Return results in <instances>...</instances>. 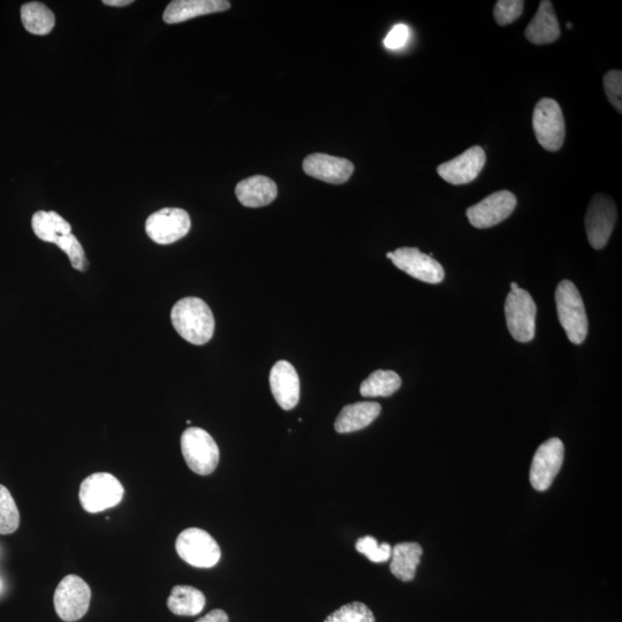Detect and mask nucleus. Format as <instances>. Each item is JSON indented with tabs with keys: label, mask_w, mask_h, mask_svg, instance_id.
Masks as SVG:
<instances>
[{
	"label": "nucleus",
	"mask_w": 622,
	"mask_h": 622,
	"mask_svg": "<svg viewBox=\"0 0 622 622\" xmlns=\"http://www.w3.org/2000/svg\"><path fill=\"white\" fill-rule=\"evenodd\" d=\"M174 329L188 343L201 346L214 336L215 317L206 302L199 298L181 299L171 311Z\"/></svg>",
	"instance_id": "f257e3e1"
},
{
	"label": "nucleus",
	"mask_w": 622,
	"mask_h": 622,
	"mask_svg": "<svg viewBox=\"0 0 622 622\" xmlns=\"http://www.w3.org/2000/svg\"><path fill=\"white\" fill-rule=\"evenodd\" d=\"M556 305L559 322L567 338L574 345H581L588 335V317L581 294L570 280H563L557 286Z\"/></svg>",
	"instance_id": "f03ea898"
},
{
	"label": "nucleus",
	"mask_w": 622,
	"mask_h": 622,
	"mask_svg": "<svg viewBox=\"0 0 622 622\" xmlns=\"http://www.w3.org/2000/svg\"><path fill=\"white\" fill-rule=\"evenodd\" d=\"M181 451L189 469L202 476L214 473L221 457L215 439L201 428H189L182 434Z\"/></svg>",
	"instance_id": "7ed1b4c3"
},
{
	"label": "nucleus",
	"mask_w": 622,
	"mask_h": 622,
	"mask_svg": "<svg viewBox=\"0 0 622 622\" xmlns=\"http://www.w3.org/2000/svg\"><path fill=\"white\" fill-rule=\"evenodd\" d=\"M125 495L123 484L109 473H96L81 483L80 503L88 513H100L121 503Z\"/></svg>",
	"instance_id": "20e7f679"
},
{
	"label": "nucleus",
	"mask_w": 622,
	"mask_h": 622,
	"mask_svg": "<svg viewBox=\"0 0 622 622\" xmlns=\"http://www.w3.org/2000/svg\"><path fill=\"white\" fill-rule=\"evenodd\" d=\"M537 307L532 295L522 288L511 290L505 302L507 329L514 340L529 343L535 337Z\"/></svg>",
	"instance_id": "39448f33"
},
{
	"label": "nucleus",
	"mask_w": 622,
	"mask_h": 622,
	"mask_svg": "<svg viewBox=\"0 0 622 622\" xmlns=\"http://www.w3.org/2000/svg\"><path fill=\"white\" fill-rule=\"evenodd\" d=\"M533 127L536 139L551 153L563 147L566 135L565 119L560 105L552 98L544 97L534 109Z\"/></svg>",
	"instance_id": "423d86ee"
},
{
	"label": "nucleus",
	"mask_w": 622,
	"mask_h": 622,
	"mask_svg": "<svg viewBox=\"0 0 622 622\" xmlns=\"http://www.w3.org/2000/svg\"><path fill=\"white\" fill-rule=\"evenodd\" d=\"M179 557L197 568H211L221 560L222 551L215 538L200 528L184 530L176 542Z\"/></svg>",
	"instance_id": "0eeeda50"
},
{
	"label": "nucleus",
	"mask_w": 622,
	"mask_h": 622,
	"mask_svg": "<svg viewBox=\"0 0 622 622\" xmlns=\"http://www.w3.org/2000/svg\"><path fill=\"white\" fill-rule=\"evenodd\" d=\"M91 590L78 575H67L56 589L53 603L58 617L66 622L78 621L88 612Z\"/></svg>",
	"instance_id": "6e6552de"
},
{
	"label": "nucleus",
	"mask_w": 622,
	"mask_h": 622,
	"mask_svg": "<svg viewBox=\"0 0 622 622\" xmlns=\"http://www.w3.org/2000/svg\"><path fill=\"white\" fill-rule=\"evenodd\" d=\"M618 217L616 203L610 196L597 194L591 200L584 225L591 247L603 249L608 244Z\"/></svg>",
	"instance_id": "1a4fd4ad"
},
{
	"label": "nucleus",
	"mask_w": 622,
	"mask_h": 622,
	"mask_svg": "<svg viewBox=\"0 0 622 622\" xmlns=\"http://www.w3.org/2000/svg\"><path fill=\"white\" fill-rule=\"evenodd\" d=\"M188 212L179 208H165L150 215L146 222L148 237L158 245H171L185 238L191 231Z\"/></svg>",
	"instance_id": "9d476101"
},
{
	"label": "nucleus",
	"mask_w": 622,
	"mask_h": 622,
	"mask_svg": "<svg viewBox=\"0 0 622 622\" xmlns=\"http://www.w3.org/2000/svg\"><path fill=\"white\" fill-rule=\"evenodd\" d=\"M565 446L559 438H551L536 451L530 468V483L537 491H546L564 464Z\"/></svg>",
	"instance_id": "9b49d317"
},
{
	"label": "nucleus",
	"mask_w": 622,
	"mask_h": 622,
	"mask_svg": "<svg viewBox=\"0 0 622 622\" xmlns=\"http://www.w3.org/2000/svg\"><path fill=\"white\" fill-rule=\"evenodd\" d=\"M517 204V196L508 191H500L468 208L466 214L469 223L476 229H490L510 217Z\"/></svg>",
	"instance_id": "f8f14e48"
},
{
	"label": "nucleus",
	"mask_w": 622,
	"mask_h": 622,
	"mask_svg": "<svg viewBox=\"0 0 622 622\" xmlns=\"http://www.w3.org/2000/svg\"><path fill=\"white\" fill-rule=\"evenodd\" d=\"M391 261L398 269L423 283L439 284L445 278L442 264L417 248H399L393 253Z\"/></svg>",
	"instance_id": "ddd939ff"
},
{
	"label": "nucleus",
	"mask_w": 622,
	"mask_h": 622,
	"mask_svg": "<svg viewBox=\"0 0 622 622\" xmlns=\"http://www.w3.org/2000/svg\"><path fill=\"white\" fill-rule=\"evenodd\" d=\"M485 162H487V156H485L484 150L475 146L466 150L464 154L451 159V161L439 165L437 172L443 180L451 185H466L480 176Z\"/></svg>",
	"instance_id": "4468645a"
},
{
	"label": "nucleus",
	"mask_w": 622,
	"mask_h": 622,
	"mask_svg": "<svg viewBox=\"0 0 622 622\" xmlns=\"http://www.w3.org/2000/svg\"><path fill=\"white\" fill-rule=\"evenodd\" d=\"M303 171L308 176L328 184H345L354 172V165L348 159L326 154H313L303 162Z\"/></svg>",
	"instance_id": "2eb2a0df"
},
{
	"label": "nucleus",
	"mask_w": 622,
	"mask_h": 622,
	"mask_svg": "<svg viewBox=\"0 0 622 622\" xmlns=\"http://www.w3.org/2000/svg\"><path fill=\"white\" fill-rule=\"evenodd\" d=\"M273 397L284 411H291L300 400V378L290 362L278 361L270 373Z\"/></svg>",
	"instance_id": "dca6fc26"
},
{
	"label": "nucleus",
	"mask_w": 622,
	"mask_h": 622,
	"mask_svg": "<svg viewBox=\"0 0 622 622\" xmlns=\"http://www.w3.org/2000/svg\"><path fill=\"white\" fill-rule=\"evenodd\" d=\"M231 9V3L226 0H174L163 15L166 24L176 25L187 20L202 17L212 13L224 12Z\"/></svg>",
	"instance_id": "f3484780"
},
{
	"label": "nucleus",
	"mask_w": 622,
	"mask_h": 622,
	"mask_svg": "<svg viewBox=\"0 0 622 622\" xmlns=\"http://www.w3.org/2000/svg\"><path fill=\"white\" fill-rule=\"evenodd\" d=\"M235 195L242 206L261 208L276 200L278 188L276 182L270 178L254 176L240 181L235 187Z\"/></svg>",
	"instance_id": "a211bd4d"
},
{
	"label": "nucleus",
	"mask_w": 622,
	"mask_h": 622,
	"mask_svg": "<svg viewBox=\"0 0 622 622\" xmlns=\"http://www.w3.org/2000/svg\"><path fill=\"white\" fill-rule=\"evenodd\" d=\"M525 36L535 45L551 44L559 39V21L549 0L541 2L535 17L526 29Z\"/></svg>",
	"instance_id": "6ab92c4d"
},
{
	"label": "nucleus",
	"mask_w": 622,
	"mask_h": 622,
	"mask_svg": "<svg viewBox=\"0 0 622 622\" xmlns=\"http://www.w3.org/2000/svg\"><path fill=\"white\" fill-rule=\"evenodd\" d=\"M381 412L382 407L377 402L363 401L347 405L337 417L336 431L339 434H350V432L367 428Z\"/></svg>",
	"instance_id": "aec40b11"
},
{
	"label": "nucleus",
	"mask_w": 622,
	"mask_h": 622,
	"mask_svg": "<svg viewBox=\"0 0 622 622\" xmlns=\"http://www.w3.org/2000/svg\"><path fill=\"white\" fill-rule=\"evenodd\" d=\"M423 549L417 543H399L392 549L391 572L404 582L412 581L421 563Z\"/></svg>",
	"instance_id": "412c9836"
},
{
	"label": "nucleus",
	"mask_w": 622,
	"mask_h": 622,
	"mask_svg": "<svg viewBox=\"0 0 622 622\" xmlns=\"http://www.w3.org/2000/svg\"><path fill=\"white\" fill-rule=\"evenodd\" d=\"M206 606V596L194 587L177 586L172 589L168 608L176 616L194 617Z\"/></svg>",
	"instance_id": "4be33fe9"
},
{
	"label": "nucleus",
	"mask_w": 622,
	"mask_h": 622,
	"mask_svg": "<svg viewBox=\"0 0 622 622\" xmlns=\"http://www.w3.org/2000/svg\"><path fill=\"white\" fill-rule=\"evenodd\" d=\"M33 231L42 241L56 242L72 233V226L55 211H37L32 219Z\"/></svg>",
	"instance_id": "5701e85b"
},
{
	"label": "nucleus",
	"mask_w": 622,
	"mask_h": 622,
	"mask_svg": "<svg viewBox=\"0 0 622 622\" xmlns=\"http://www.w3.org/2000/svg\"><path fill=\"white\" fill-rule=\"evenodd\" d=\"M21 21L27 32L34 35H48L56 25L55 14L47 5L32 2L22 5Z\"/></svg>",
	"instance_id": "b1692460"
},
{
	"label": "nucleus",
	"mask_w": 622,
	"mask_h": 622,
	"mask_svg": "<svg viewBox=\"0 0 622 622\" xmlns=\"http://www.w3.org/2000/svg\"><path fill=\"white\" fill-rule=\"evenodd\" d=\"M401 378L391 370H377L363 381L360 388L364 398L391 397L401 386Z\"/></svg>",
	"instance_id": "393cba45"
},
{
	"label": "nucleus",
	"mask_w": 622,
	"mask_h": 622,
	"mask_svg": "<svg viewBox=\"0 0 622 622\" xmlns=\"http://www.w3.org/2000/svg\"><path fill=\"white\" fill-rule=\"evenodd\" d=\"M20 525V513L9 489L0 484V535L17 532Z\"/></svg>",
	"instance_id": "a878e982"
},
{
	"label": "nucleus",
	"mask_w": 622,
	"mask_h": 622,
	"mask_svg": "<svg viewBox=\"0 0 622 622\" xmlns=\"http://www.w3.org/2000/svg\"><path fill=\"white\" fill-rule=\"evenodd\" d=\"M324 622H375V617L366 604L354 602L341 606Z\"/></svg>",
	"instance_id": "bb28decb"
},
{
	"label": "nucleus",
	"mask_w": 622,
	"mask_h": 622,
	"mask_svg": "<svg viewBox=\"0 0 622 622\" xmlns=\"http://www.w3.org/2000/svg\"><path fill=\"white\" fill-rule=\"evenodd\" d=\"M356 550L366 556L373 563H385L392 557V548L388 543L378 544L373 536L360 538L355 545Z\"/></svg>",
	"instance_id": "cd10ccee"
},
{
	"label": "nucleus",
	"mask_w": 622,
	"mask_h": 622,
	"mask_svg": "<svg viewBox=\"0 0 622 622\" xmlns=\"http://www.w3.org/2000/svg\"><path fill=\"white\" fill-rule=\"evenodd\" d=\"M56 245L63 250L70 259L72 267L75 270H79L81 272H85L88 269V261L86 259L85 250L80 244V241L75 237L74 234L65 235V237L60 238Z\"/></svg>",
	"instance_id": "c85d7f7f"
},
{
	"label": "nucleus",
	"mask_w": 622,
	"mask_h": 622,
	"mask_svg": "<svg viewBox=\"0 0 622 622\" xmlns=\"http://www.w3.org/2000/svg\"><path fill=\"white\" fill-rule=\"evenodd\" d=\"M525 9V2L522 0H499L495 6V19L500 26H507L517 21Z\"/></svg>",
	"instance_id": "c756f323"
},
{
	"label": "nucleus",
	"mask_w": 622,
	"mask_h": 622,
	"mask_svg": "<svg viewBox=\"0 0 622 622\" xmlns=\"http://www.w3.org/2000/svg\"><path fill=\"white\" fill-rule=\"evenodd\" d=\"M604 90L610 103L616 110L622 112V72L610 71L604 75Z\"/></svg>",
	"instance_id": "7c9ffc66"
},
{
	"label": "nucleus",
	"mask_w": 622,
	"mask_h": 622,
	"mask_svg": "<svg viewBox=\"0 0 622 622\" xmlns=\"http://www.w3.org/2000/svg\"><path fill=\"white\" fill-rule=\"evenodd\" d=\"M409 39V28L400 24L394 26L388 36L385 37L384 45L389 50H399L405 47Z\"/></svg>",
	"instance_id": "2f4dec72"
},
{
	"label": "nucleus",
	"mask_w": 622,
	"mask_h": 622,
	"mask_svg": "<svg viewBox=\"0 0 622 622\" xmlns=\"http://www.w3.org/2000/svg\"><path fill=\"white\" fill-rule=\"evenodd\" d=\"M196 622H229V616L223 610H214Z\"/></svg>",
	"instance_id": "473e14b6"
},
{
	"label": "nucleus",
	"mask_w": 622,
	"mask_h": 622,
	"mask_svg": "<svg viewBox=\"0 0 622 622\" xmlns=\"http://www.w3.org/2000/svg\"><path fill=\"white\" fill-rule=\"evenodd\" d=\"M103 4L108 6L123 7L133 4V0H104Z\"/></svg>",
	"instance_id": "72a5a7b5"
},
{
	"label": "nucleus",
	"mask_w": 622,
	"mask_h": 622,
	"mask_svg": "<svg viewBox=\"0 0 622 622\" xmlns=\"http://www.w3.org/2000/svg\"><path fill=\"white\" fill-rule=\"evenodd\" d=\"M517 288H519L517 283H512L511 284V290H517Z\"/></svg>",
	"instance_id": "f704fd0d"
},
{
	"label": "nucleus",
	"mask_w": 622,
	"mask_h": 622,
	"mask_svg": "<svg viewBox=\"0 0 622 622\" xmlns=\"http://www.w3.org/2000/svg\"><path fill=\"white\" fill-rule=\"evenodd\" d=\"M392 255H393V253H388V254H386V257H388L389 260H392Z\"/></svg>",
	"instance_id": "c9c22d12"
},
{
	"label": "nucleus",
	"mask_w": 622,
	"mask_h": 622,
	"mask_svg": "<svg viewBox=\"0 0 622 622\" xmlns=\"http://www.w3.org/2000/svg\"><path fill=\"white\" fill-rule=\"evenodd\" d=\"M567 28H568V29L573 28V25H571V22H568V24H567Z\"/></svg>",
	"instance_id": "e433bc0d"
},
{
	"label": "nucleus",
	"mask_w": 622,
	"mask_h": 622,
	"mask_svg": "<svg viewBox=\"0 0 622 622\" xmlns=\"http://www.w3.org/2000/svg\"><path fill=\"white\" fill-rule=\"evenodd\" d=\"M0 588H2V582H0Z\"/></svg>",
	"instance_id": "4c0bfd02"
}]
</instances>
